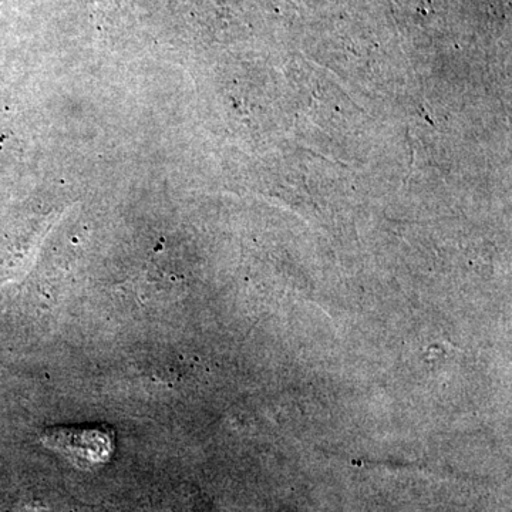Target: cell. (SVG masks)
Segmentation results:
<instances>
[{
    "mask_svg": "<svg viewBox=\"0 0 512 512\" xmlns=\"http://www.w3.org/2000/svg\"><path fill=\"white\" fill-rule=\"evenodd\" d=\"M42 441L82 468L107 463L114 447L113 433L99 426L56 427L46 430Z\"/></svg>",
    "mask_w": 512,
    "mask_h": 512,
    "instance_id": "obj_1",
    "label": "cell"
}]
</instances>
